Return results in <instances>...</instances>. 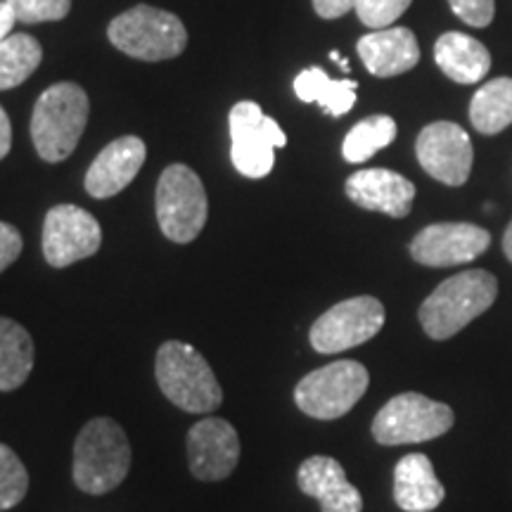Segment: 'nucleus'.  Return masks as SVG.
Instances as JSON below:
<instances>
[{"mask_svg":"<svg viewBox=\"0 0 512 512\" xmlns=\"http://www.w3.org/2000/svg\"><path fill=\"white\" fill-rule=\"evenodd\" d=\"M498 297V280L489 271L472 268L448 278L425 299L418 311L427 337L444 342L467 323L491 309Z\"/></svg>","mask_w":512,"mask_h":512,"instance_id":"f257e3e1","label":"nucleus"},{"mask_svg":"<svg viewBox=\"0 0 512 512\" xmlns=\"http://www.w3.org/2000/svg\"><path fill=\"white\" fill-rule=\"evenodd\" d=\"M91 102L76 83H55L36 100L31 114V140L38 157L50 164L67 159L86 131Z\"/></svg>","mask_w":512,"mask_h":512,"instance_id":"f03ea898","label":"nucleus"},{"mask_svg":"<svg viewBox=\"0 0 512 512\" xmlns=\"http://www.w3.org/2000/svg\"><path fill=\"white\" fill-rule=\"evenodd\" d=\"M131 470V444L119 422L95 418L83 425L74 444V482L83 494H107Z\"/></svg>","mask_w":512,"mask_h":512,"instance_id":"7ed1b4c3","label":"nucleus"},{"mask_svg":"<svg viewBox=\"0 0 512 512\" xmlns=\"http://www.w3.org/2000/svg\"><path fill=\"white\" fill-rule=\"evenodd\" d=\"M162 394L185 413H214L223 403V389L200 351L185 342H164L155 363Z\"/></svg>","mask_w":512,"mask_h":512,"instance_id":"20e7f679","label":"nucleus"},{"mask_svg":"<svg viewBox=\"0 0 512 512\" xmlns=\"http://www.w3.org/2000/svg\"><path fill=\"white\" fill-rule=\"evenodd\" d=\"M107 36L121 53L145 62L171 60L188 46V31L181 19L152 5H136L114 17Z\"/></svg>","mask_w":512,"mask_h":512,"instance_id":"39448f33","label":"nucleus"},{"mask_svg":"<svg viewBox=\"0 0 512 512\" xmlns=\"http://www.w3.org/2000/svg\"><path fill=\"white\" fill-rule=\"evenodd\" d=\"M155 207L159 228L166 238L178 245H188L202 233L209 214L207 192L200 176L185 164L166 166L157 183Z\"/></svg>","mask_w":512,"mask_h":512,"instance_id":"423d86ee","label":"nucleus"},{"mask_svg":"<svg viewBox=\"0 0 512 512\" xmlns=\"http://www.w3.org/2000/svg\"><path fill=\"white\" fill-rule=\"evenodd\" d=\"M456 415L446 403L427 399L425 394L406 392L382 406L373 420V437L382 446L420 444L451 430Z\"/></svg>","mask_w":512,"mask_h":512,"instance_id":"0eeeda50","label":"nucleus"},{"mask_svg":"<svg viewBox=\"0 0 512 512\" xmlns=\"http://www.w3.org/2000/svg\"><path fill=\"white\" fill-rule=\"evenodd\" d=\"M370 384L368 368L358 361H335L299 380L294 401L316 420H337L363 399Z\"/></svg>","mask_w":512,"mask_h":512,"instance_id":"6e6552de","label":"nucleus"},{"mask_svg":"<svg viewBox=\"0 0 512 512\" xmlns=\"http://www.w3.org/2000/svg\"><path fill=\"white\" fill-rule=\"evenodd\" d=\"M230 159L247 178H264L273 171L275 150L285 147V131L278 121L266 117L252 100L238 102L230 110Z\"/></svg>","mask_w":512,"mask_h":512,"instance_id":"1a4fd4ad","label":"nucleus"},{"mask_svg":"<svg viewBox=\"0 0 512 512\" xmlns=\"http://www.w3.org/2000/svg\"><path fill=\"white\" fill-rule=\"evenodd\" d=\"M384 325V306L375 297H354L339 302L320 316L311 328V347L318 354H339L361 347Z\"/></svg>","mask_w":512,"mask_h":512,"instance_id":"9d476101","label":"nucleus"},{"mask_svg":"<svg viewBox=\"0 0 512 512\" xmlns=\"http://www.w3.org/2000/svg\"><path fill=\"white\" fill-rule=\"evenodd\" d=\"M102 245L100 223L86 209L57 204L43 223V256L53 268H67L88 259Z\"/></svg>","mask_w":512,"mask_h":512,"instance_id":"9b49d317","label":"nucleus"},{"mask_svg":"<svg viewBox=\"0 0 512 512\" xmlns=\"http://www.w3.org/2000/svg\"><path fill=\"white\" fill-rule=\"evenodd\" d=\"M415 155L434 181L451 185V188H458L470 178L472 162H475L470 136L453 121H434L422 128L415 143Z\"/></svg>","mask_w":512,"mask_h":512,"instance_id":"f8f14e48","label":"nucleus"},{"mask_svg":"<svg viewBox=\"0 0 512 512\" xmlns=\"http://www.w3.org/2000/svg\"><path fill=\"white\" fill-rule=\"evenodd\" d=\"M491 245L489 230L475 223H432L411 242V256L418 264L446 268L470 264Z\"/></svg>","mask_w":512,"mask_h":512,"instance_id":"ddd939ff","label":"nucleus"},{"mask_svg":"<svg viewBox=\"0 0 512 512\" xmlns=\"http://www.w3.org/2000/svg\"><path fill=\"white\" fill-rule=\"evenodd\" d=\"M240 463V437L223 418H204L188 432V465L202 482H221Z\"/></svg>","mask_w":512,"mask_h":512,"instance_id":"4468645a","label":"nucleus"},{"mask_svg":"<svg viewBox=\"0 0 512 512\" xmlns=\"http://www.w3.org/2000/svg\"><path fill=\"white\" fill-rule=\"evenodd\" d=\"M344 190L356 207L382 211L392 219H403L411 214L415 200V185L392 169L356 171L347 178Z\"/></svg>","mask_w":512,"mask_h":512,"instance_id":"2eb2a0df","label":"nucleus"},{"mask_svg":"<svg viewBox=\"0 0 512 512\" xmlns=\"http://www.w3.org/2000/svg\"><path fill=\"white\" fill-rule=\"evenodd\" d=\"M147 147L138 136H124L112 140L100 155L93 159L86 174V190L95 200L119 195L126 185L133 183L138 171L143 169Z\"/></svg>","mask_w":512,"mask_h":512,"instance_id":"dca6fc26","label":"nucleus"},{"mask_svg":"<svg viewBox=\"0 0 512 512\" xmlns=\"http://www.w3.org/2000/svg\"><path fill=\"white\" fill-rule=\"evenodd\" d=\"M297 484L306 496L316 498L320 512H361V491L347 479L335 458L311 456L299 465Z\"/></svg>","mask_w":512,"mask_h":512,"instance_id":"f3484780","label":"nucleus"},{"mask_svg":"<svg viewBox=\"0 0 512 512\" xmlns=\"http://www.w3.org/2000/svg\"><path fill=\"white\" fill-rule=\"evenodd\" d=\"M358 55L373 76L387 79L411 72L420 62L418 38L406 27H389L373 31L358 41Z\"/></svg>","mask_w":512,"mask_h":512,"instance_id":"a211bd4d","label":"nucleus"},{"mask_svg":"<svg viewBox=\"0 0 512 512\" xmlns=\"http://www.w3.org/2000/svg\"><path fill=\"white\" fill-rule=\"evenodd\" d=\"M446 498L425 453H408L394 467V501L403 512H432Z\"/></svg>","mask_w":512,"mask_h":512,"instance_id":"6ab92c4d","label":"nucleus"},{"mask_svg":"<svg viewBox=\"0 0 512 512\" xmlns=\"http://www.w3.org/2000/svg\"><path fill=\"white\" fill-rule=\"evenodd\" d=\"M434 62L448 79L456 83H477L482 81L491 69V53L477 38L460 34V31H448L439 36L434 46Z\"/></svg>","mask_w":512,"mask_h":512,"instance_id":"aec40b11","label":"nucleus"},{"mask_svg":"<svg viewBox=\"0 0 512 512\" xmlns=\"http://www.w3.org/2000/svg\"><path fill=\"white\" fill-rule=\"evenodd\" d=\"M34 370V339L12 318L0 316V392H15Z\"/></svg>","mask_w":512,"mask_h":512,"instance_id":"412c9836","label":"nucleus"},{"mask_svg":"<svg viewBox=\"0 0 512 512\" xmlns=\"http://www.w3.org/2000/svg\"><path fill=\"white\" fill-rule=\"evenodd\" d=\"M358 83L351 79L332 81L320 67H309L294 79V93L302 102H318L332 117L347 114L356 102Z\"/></svg>","mask_w":512,"mask_h":512,"instance_id":"4be33fe9","label":"nucleus"},{"mask_svg":"<svg viewBox=\"0 0 512 512\" xmlns=\"http://www.w3.org/2000/svg\"><path fill=\"white\" fill-rule=\"evenodd\" d=\"M470 121L484 136H496L512 124V79L484 83L470 102Z\"/></svg>","mask_w":512,"mask_h":512,"instance_id":"5701e85b","label":"nucleus"},{"mask_svg":"<svg viewBox=\"0 0 512 512\" xmlns=\"http://www.w3.org/2000/svg\"><path fill=\"white\" fill-rule=\"evenodd\" d=\"M43 60V48L34 36L10 34L0 43V91L22 86Z\"/></svg>","mask_w":512,"mask_h":512,"instance_id":"b1692460","label":"nucleus"},{"mask_svg":"<svg viewBox=\"0 0 512 512\" xmlns=\"http://www.w3.org/2000/svg\"><path fill=\"white\" fill-rule=\"evenodd\" d=\"M396 138V121L387 114H375L351 128L342 143V155L349 164L368 162L382 147L392 145Z\"/></svg>","mask_w":512,"mask_h":512,"instance_id":"393cba45","label":"nucleus"},{"mask_svg":"<svg viewBox=\"0 0 512 512\" xmlns=\"http://www.w3.org/2000/svg\"><path fill=\"white\" fill-rule=\"evenodd\" d=\"M29 491V472L10 446L0 444V512L15 508Z\"/></svg>","mask_w":512,"mask_h":512,"instance_id":"a878e982","label":"nucleus"},{"mask_svg":"<svg viewBox=\"0 0 512 512\" xmlns=\"http://www.w3.org/2000/svg\"><path fill=\"white\" fill-rule=\"evenodd\" d=\"M413 0H358L356 15L373 31L389 29L403 12L411 8Z\"/></svg>","mask_w":512,"mask_h":512,"instance_id":"bb28decb","label":"nucleus"},{"mask_svg":"<svg viewBox=\"0 0 512 512\" xmlns=\"http://www.w3.org/2000/svg\"><path fill=\"white\" fill-rule=\"evenodd\" d=\"M8 3L15 10L19 22L24 24L57 22L72 10V0H8Z\"/></svg>","mask_w":512,"mask_h":512,"instance_id":"cd10ccee","label":"nucleus"},{"mask_svg":"<svg viewBox=\"0 0 512 512\" xmlns=\"http://www.w3.org/2000/svg\"><path fill=\"white\" fill-rule=\"evenodd\" d=\"M456 17L475 29H484L494 22L496 0H448Z\"/></svg>","mask_w":512,"mask_h":512,"instance_id":"c85d7f7f","label":"nucleus"},{"mask_svg":"<svg viewBox=\"0 0 512 512\" xmlns=\"http://www.w3.org/2000/svg\"><path fill=\"white\" fill-rule=\"evenodd\" d=\"M22 247V233L15 226H10V223L0 221V273L15 264L19 254H22Z\"/></svg>","mask_w":512,"mask_h":512,"instance_id":"c756f323","label":"nucleus"},{"mask_svg":"<svg viewBox=\"0 0 512 512\" xmlns=\"http://www.w3.org/2000/svg\"><path fill=\"white\" fill-rule=\"evenodd\" d=\"M356 3L358 0H313V10L323 19H337L356 10Z\"/></svg>","mask_w":512,"mask_h":512,"instance_id":"7c9ffc66","label":"nucleus"},{"mask_svg":"<svg viewBox=\"0 0 512 512\" xmlns=\"http://www.w3.org/2000/svg\"><path fill=\"white\" fill-rule=\"evenodd\" d=\"M17 15L12 10L10 3H0V43L5 41L12 34V27H15Z\"/></svg>","mask_w":512,"mask_h":512,"instance_id":"2f4dec72","label":"nucleus"},{"mask_svg":"<svg viewBox=\"0 0 512 512\" xmlns=\"http://www.w3.org/2000/svg\"><path fill=\"white\" fill-rule=\"evenodd\" d=\"M10 145H12V126H10L8 114H5L3 107H0V159L8 155Z\"/></svg>","mask_w":512,"mask_h":512,"instance_id":"473e14b6","label":"nucleus"},{"mask_svg":"<svg viewBox=\"0 0 512 512\" xmlns=\"http://www.w3.org/2000/svg\"><path fill=\"white\" fill-rule=\"evenodd\" d=\"M503 252H505V256H508L510 264H512V221H510V226L505 228V233H503Z\"/></svg>","mask_w":512,"mask_h":512,"instance_id":"72a5a7b5","label":"nucleus"}]
</instances>
